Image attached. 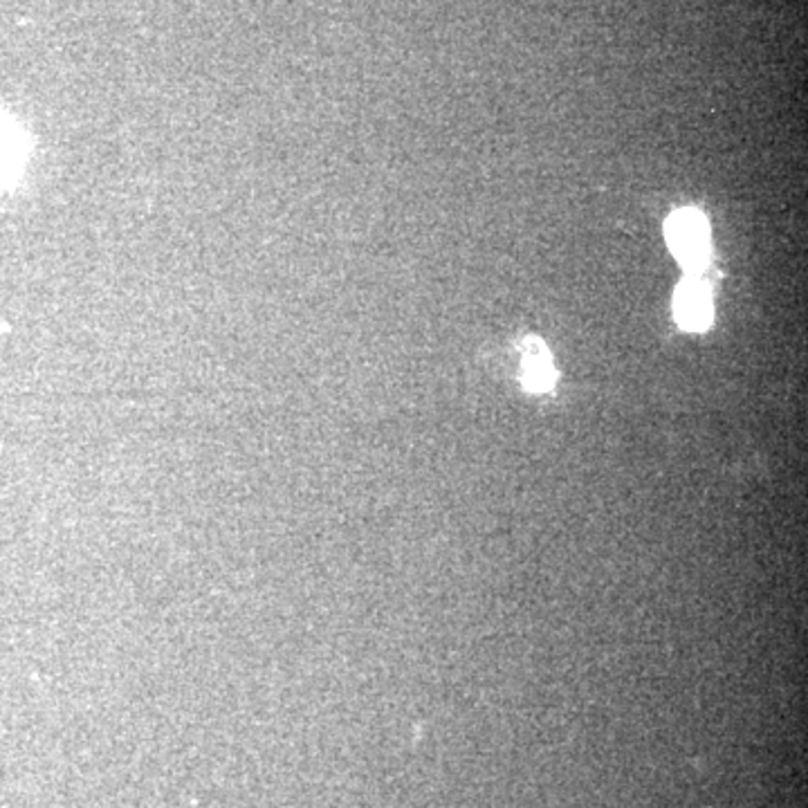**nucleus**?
Wrapping results in <instances>:
<instances>
[{"label":"nucleus","mask_w":808,"mask_h":808,"mask_svg":"<svg viewBox=\"0 0 808 808\" xmlns=\"http://www.w3.org/2000/svg\"><path fill=\"white\" fill-rule=\"evenodd\" d=\"M667 243L674 256L687 267H700L710 254L708 221L696 209H678L667 221Z\"/></svg>","instance_id":"nucleus-1"},{"label":"nucleus","mask_w":808,"mask_h":808,"mask_svg":"<svg viewBox=\"0 0 808 808\" xmlns=\"http://www.w3.org/2000/svg\"><path fill=\"white\" fill-rule=\"evenodd\" d=\"M676 319L687 331H706L712 323V299L704 281L685 279L676 292Z\"/></svg>","instance_id":"nucleus-2"},{"label":"nucleus","mask_w":808,"mask_h":808,"mask_svg":"<svg viewBox=\"0 0 808 808\" xmlns=\"http://www.w3.org/2000/svg\"><path fill=\"white\" fill-rule=\"evenodd\" d=\"M555 368L551 362L549 348L539 340H525L523 362H521V380L528 391L546 394L555 385Z\"/></svg>","instance_id":"nucleus-3"}]
</instances>
